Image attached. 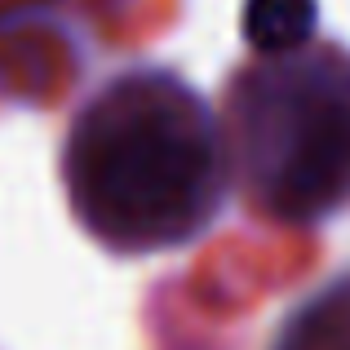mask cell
Returning a JSON list of instances; mask_svg holds the SVG:
<instances>
[{
    "mask_svg": "<svg viewBox=\"0 0 350 350\" xmlns=\"http://www.w3.org/2000/svg\"><path fill=\"white\" fill-rule=\"evenodd\" d=\"M58 178L80 231L116 257L204 239L235 187L217 111L182 71L160 62L107 76L71 111Z\"/></svg>",
    "mask_w": 350,
    "mask_h": 350,
    "instance_id": "1",
    "label": "cell"
},
{
    "mask_svg": "<svg viewBox=\"0 0 350 350\" xmlns=\"http://www.w3.org/2000/svg\"><path fill=\"white\" fill-rule=\"evenodd\" d=\"M231 178L253 217L315 231L350 208V44L253 49L222 85Z\"/></svg>",
    "mask_w": 350,
    "mask_h": 350,
    "instance_id": "2",
    "label": "cell"
},
{
    "mask_svg": "<svg viewBox=\"0 0 350 350\" xmlns=\"http://www.w3.org/2000/svg\"><path fill=\"white\" fill-rule=\"evenodd\" d=\"M266 350H350V266L293 301Z\"/></svg>",
    "mask_w": 350,
    "mask_h": 350,
    "instance_id": "3",
    "label": "cell"
},
{
    "mask_svg": "<svg viewBox=\"0 0 350 350\" xmlns=\"http://www.w3.org/2000/svg\"><path fill=\"white\" fill-rule=\"evenodd\" d=\"M315 0H248L244 40L248 49H280L315 36Z\"/></svg>",
    "mask_w": 350,
    "mask_h": 350,
    "instance_id": "4",
    "label": "cell"
}]
</instances>
